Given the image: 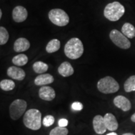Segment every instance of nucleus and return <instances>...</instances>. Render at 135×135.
Wrapping results in <instances>:
<instances>
[{"mask_svg": "<svg viewBox=\"0 0 135 135\" xmlns=\"http://www.w3.org/2000/svg\"><path fill=\"white\" fill-rule=\"evenodd\" d=\"M28 61V56L24 54H20L15 56L13 57L12 62L15 65L18 66H25L26 65V63Z\"/></svg>", "mask_w": 135, "mask_h": 135, "instance_id": "19", "label": "nucleus"}, {"mask_svg": "<svg viewBox=\"0 0 135 135\" xmlns=\"http://www.w3.org/2000/svg\"><path fill=\"white\" fill-rule=\"evenodd\" d=\"M1 17H2V11L1 9L0 10V18H1Z\"/></svg>", "mask_w": 135, "mask_h": 135, "instance_id": "31", "label": "nucleus"}, {"mask_svg": "<svg viewBox=\"0 0 135 135\" xmlns=\"http://www.w3.org/2000/svg\"><path fill=\"white\" fill-rule=\"evenodd\" d=\"M27 108V103L23 99H17L9 106V115L13 120H18L25 113Z\"/></svg>", "mask_w": 135, "mask_h": 135, "instance_id": "5", "label": "nucleus"}, {"mask_svg": "<svg viewBox=\"0 0 135 135\" xmlns=\"http://www.w3.org/2000/svg\"><path fill=\"white\" fill-rule=\"evenodd\" d=\"M13 19L16 23L25 21L28 17V11L22 6H17L13 10Z\"/></svg>", "mask_w": 135, "mask_h": 135, "instance_id": "9", "label": "nucleus"}, {"mask_svg": "<svg viewBox=\"0 0 135 135\" xmlns=\"http://www.w3.org/2000/svg\"><path fill=\"white\" fill-rule=\"evenodd\" d=\"M34 71L38 74H43L48 70V65L43 61H36L33 64Z\"/></svg>", "mask_w": 135, "mask_h": 135, "instance_id": "20", "label": "nucleus"}, {"mask_svg": "<svg viewBox=\"0 0 135 135\" xmlns=\"http://www.w3.org/2000/svg\"><path fill=\"white\" fill-rule=\"evenodd\" d=\"M124 6L118 1L109 3L104 9V15L106 19L111 21H116L119 20L124 15Z\"/></svg>", "mask_w": 135, "mask_h": 135, "instance_id": "3", "label": "nucleus"}, {"mask_svg": "<svg viewBox=\"0 0 135 135\" xmlns=\"http://www.w3.org/2000/svg\"><path fill=\"white\" fill-rule=\"evenodd\" d=\"M8 76L18 81L23 80L26 76V73L23 69L17 66H10L7 70Z\"/></svg>", "mask_w": 135, "mask_h": 135, "instance_id": "12", "label": "nucleus"}, {"mask_svg": "<svg viewBox=\"0 0 135 135\" xmlns=\"http://www.w3.org/2000/svg\"><path fill=\"white\" fill-rule=\"evenodd\" d=\"M30 47V43L28 40L25 38H20L15 41L14 50L17 53L23 52L28 50Z\"/></svg>", "mask_w": 135, "mask_h": 135, "instance_id": "14", "label": "nucleus"}, {"mask_svg": "<svg viewBox=\"0 0 135 135\" xmlns=\"http://www.w3.org/2000/svg\"><path fill=\"white\" fill-rule=\"evenodd\" d=\"M50 21L58 26H65L69 23L70 18L65 11L61 9H51L48 13Z\"/></svg>", "mask_w": 135, "mask_h": 135, "instance_id": "6", "label": "nucleus"}, {"mask_svg": "<svg viewBox=\"0 0 135 135\" xmlns=\"http://www.w3.org/2000/svg\"><path fill=\"white\" fill-rule=\"evenodd\" d=\"M64 51L68 58L71 60H76L80 58L83 53V45L80 39L71 38L65 45Z\"/></svg>", "mask_w": 135, "mask_h": 135, "instance_id": "2", "label": "nucleus"}, {"mask_svg": "<svg viewBox=\"0 0 135 135\" xmlns=\"http://www.w3.org/2000/svg\"><path fill=\"white\" fill-rule=\"evenodd\" d=\"M39 97L45 101H52L55 98L56 93L53 88L48 86H42L39 89Z\"/></svg>", "mask_w": 135, "mask_h": 135, "instance_id": "8", "label": "nucleus"}, {"mask_svg": "<svg viewBox=\"0 0 135 135\" xmlns=\"http://www.w3.org/2000/svg\"><path fill=\"white\" fill-rule=\"evenodd\" d=\"M68 124V119H65V118L61 119L58 121V125L61 127L66 128V126H67Z\"/></svg>", "mask_w": 135, "mask_h": 135, "instance_id": "27", "label": "nucleus"}, {"mask_svg": "<svg viewBox=\"0 0 135 135\" xmlns=\"http://www.w3.org/2000/svg\"><path fill=\"white\" fill-rule=\"evenodd\" d=\"M68 129L67 128L59 126L53 128L50 133V135H68Z\"/></svg>", "mask_w": 135, "mask_h": 135, "instance_id": "24", "label": "nucleus"}, {"mask_svg": "<svg viewBox=\"0 0 135 135\" xmlns=\"http://www.w3.org/2000/svg\"><path fill=\"white\" fill-rule=\"evenodd\" d=\"M15 87V83L13 80H3L0 82V88L3 91L13 90Z\"/></svg>", "mask_w": 135, "mask_h": 135, "instance_id": "22", "label": "nucleus"}, {"mask_svg": "<svg viewBox=\"0 0 135 135\" xmlns=\"http://www.w3.org/2000/svg\"><path fill=\"white\" fill-rule=\"evenodd\" d=\"M131 120L133 121V122H134V123H135V113L134 114H133L132 116H131Z\"/></svg>", "mask_w": 135, "mask_h": 135, "instance_id": "28", "label": "nucleus"}, {"mask_svg": "<svg viewBox=\"0 0 135 135\" xmlns=\"http://www.w3.org/2000/svg\"><path fill=\"white\" fill-rule=\"evenodd\" d=\"M60 75L64 77H68L73 75L74 69L68 61H65L61 64L58 69Z\"/></svg>", "mask_w": 135, "mask_h": 135, "instance_id": "15", "label": "nucleus"}, {"mask_svg": "<svg viewBox=\"0 0 135 135\" xmlns=\"http://www.w3.org/2000/svg\"><path fill=\"white\" fill-rule=\"evenodd\" d=\"M106 135H118V134L115 132H111L108 133V134H107Z\"/></svg>", "mask_w": 135, "mask_h": 135, "instance_id": "29", "label": "nucleus"}, {"mask_svg": "<svg viewBox=\"0 0 135 135\" xmlns=\"http://www.w3.org/2000/svg\"><path fill=\"white\" fill-rule=\"evenodd\" d=\"M55 123V118L52 115H47L43 118V124L46 127H50Z\"/></svg>", "mask_w": 135, "mask_h": 135, "instance_id": "25", "label": "nucleus"}, {"mask_svg": "<svg viewBox=\"0 0 135 135\" xmlns=\"http://www.w3.org/2000/svg\"><path fill=\"white\" fill-rule=\"evenodd\" d=\"M93 125L94 130L97 134H103L107 130L104 123V117L99 114L94 117L93 120Z\"/></svg>", "mask_w": 135, "mask_h": 135, "instance_id": "10", "label": "nucleus"}, {"mask_svg": "<svg viewBox=\"0 0 135 135\" xmlns=\"http://www.w3.org/2000/svg\"><path fill=\"white\" fill-rule=\"evenodd\" d=\"M104 121L108 130L114 131L118 128L117 119L112 113H106L104 116Z\"/></svg>", "mask_w": 135, "mask_h": 135, "instance_id": "13", "label": "nucleus"}, {"mask_svg": "<svg viewBox=\"0 0 135 135\" xmlns=\"http://www.w3.org/2000/svg\"><path fill=\"white\" fill-rule=\"evenodd\" d=\"M111 40L119 48L126 50L130 48L131 43L127 37L117 30H113L109 33Z\"/></svg>", "mask_w": 135, "mask_h": 135, "instance_id": "7", "label": "nucleus"}, {"mask_svg": "<svg viewBox=\"0 0 135 135\" xmlns=\"http://www.w3.org/2000/svg\"><path fill=\"white\" fill-rule=\"evenodd\" d=\"M54 78L50 74H42L38 75L35 80V84L36 86H43L52 83Z\"/></svg>", "mask_w": 135, "mask_h": 135, "instance_id": "16", "label": "nucleus"}, {"mask_svg": "<svg viewBox=\"0 0 135 135\" xmlns=\"http://www.w3.org/2000/svg\"><path fill=\"white\" fill-rule=\"evenodd\" d=\"M121 31L123 35L128 38L132 39L135 37V28L130 23H124L122 26Z\"/></svg>", "mask_w": 135, "mask_h": 135, "instance_id": "17", "label": "nucleus"}, {"mask_svg": "<svg viewBox=\"0 0 135 135\" xmlns=\"http://www.w3.org/2000/svg\"><path fill=\"white\" fill-rule=\"evenodd\" d=\"M71 108L75 111H81L83 108V105L81 103L78 102V101H75V102L73 103Z\"/></svg>", "mask_w": 135, "mask_h": 135, "instance_id": "26", "label": "nucleus"}, {"mask_svg": "<svg viewBox=\"0 0 135 135\" xmlns=\"http://www.w3.org/2000/svg\"><path fill=\"white\" fill-rule=\"evenodd\" d=\"M41 113L37 109H30L25 112L23 123L25 126L31 130L40 129L42 124Z\"/></svg>", "mask_w": 135, "mask_h": 135, "instance_id": "1", "label": "nucleus"}, {"mask_svg": "<svg viewBox=\"0 0 135 135\" xmlns=\"http://www.w3.org/2000/svg\"><path fill=\"white\" fill-rule=\"evenodd\" d=\"M60 41L57 39H53L46 45V50L48 53H53L57 51L60 48Z\"/></svg>", "mask_w": 135, "mask_h": 135, "instance_id": "18", "label": "nucleus"}, {"mask_svg": "<svg viewBox=\"0 0 135 135\" xmlns=\"http://www.w3.org/2000/svg\"><path fill=\"white\" fill-rule=\"evenodd\" d=\"M122 135H134V134L131 133H124V134H123Z\"/></svg>", "mask_w": 135, "mask_h": 135, "instance_id": "30", "label": "nucleus"}, {"mask_svg": "<svg viewBox=\"0 0 135 135\" xmlns=\"http://www.w3.org/2000/svg\"><path fill=\"white\" fill-rule=\"evenodd\" d=\"M113 103L116 107L123 111H128L131 108L130 101L124 96L119 95L116 97L113 100Z\"/></svg>", "mask_w": 135, "mask_h": 135, "instance_id": "11", "label": "nucleus"}, {"mask_svg": "<svg viewBox=\"0 0 135 135\" xmlns=\"http://www.w3.org/2000/svg\"><path fill=\"white\" fill-rule=\"evenodd\" d=\"M9 39V34L4 27H0V45H3L7 43Z\"/></svg>", "mask_w": 135, "mask_h": 135, "instance_id": "23", "label": "nucleus"}, {"mask_svg": "<svg viewBox=\"0 0 135 135\" xmlns=\"http://www.w3.org/2000/svg\"><path fill=\"white\" fill-rule=\"evenodd\" d=\"M97 88L102 93L111 94L117 92L119 89V85L113 78L106 76L99 80Z\"/></svg>", "mask_w": 135, "mask_h": 135, "instance_id": "4", "label": "nucleus"}, {"mask_svg": "<svg viewBox=\"0 0 135 135\" xmlns=\"http://www.w3.org/2000/svg\"><path fill=\"white\" fill-rule=\"evenodd\" d=\"M124 89L127 93L135 91V75L131 76L126 80L124 84Z\"/></svg>", "mask_w": 135, "mask_h": 135, "instance_id": "21", "label": "nucleus"}]
</instances>
